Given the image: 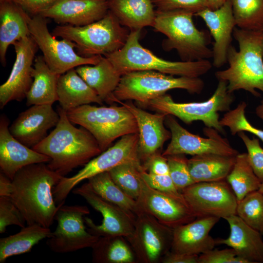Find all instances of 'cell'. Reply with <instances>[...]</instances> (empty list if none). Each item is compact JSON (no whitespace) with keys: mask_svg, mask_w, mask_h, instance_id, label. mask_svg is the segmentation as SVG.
<instances>
[{"mask_svg":"<svg viewBox=\"0 0 263 263\" xmlns=\"http://www.w3.org/2000/svg\"><path fill=\"white\" fill-rule=\"evenodd\" d=\"M257 116L263 122V99L255 109Z\"/></svg>","mask_w":263,"mask_h":263,"instance_id":"cell-51","label":"cell"},{"mask_svg":"<svg viewBox=\"0 0 263 263\" xmlns=\"http://www.w3.org/2000/svg\"><path fill=\"white\" fill-rule=\"evenodd\" d=\"M138 133L123 136L114 145L91 159L75 174L69 177L63 176L53 189L57 206L64 204L70 192L83 181L109 171L121 164L141 161L138 152Z\"/></svg>","mask_w":263,"mask_h":263,"instance_id":"cell-10","label":"cell"},{"mask_svg":"<svg viewBox=\"0 0 263 263\" xmlns=\"http://www.w3.org/2000/svg\"><path fill=\"white\" fill-rule=\"evenodd\" d=\"M236 156L214 153L193 156L188 164L194 183L225 180L233 167Z\"/></svg>","mask_w":263,"mask_h":263,"instance_id":"cell-31","label":"cell"},{"mask_svg":"<svg viewBox=\"0 0 263 263\" xmlns=\"http://www.w3.org/2000/svg\"><path fill=\"white\" fill-rule=\"evenodd\" d=\"M117 103L127 108L136 120L139 135L138 152L142 163L158 152L165 142L171 138L170 132L164 126L167 115L161 113H150L137 107L131 101Z\"/></svg>","mask_w":263,"mask_h":263,"instance_id":"cell-22","label":"cell"},{"mask_svg":"<svg viewBox=\"0 0 263 263\" xmlns=\"http://www.w3.org/2000/svg\"><path fill=\"white\" fill-rule=\"evenodd\" d=\"M194 13L187 10H155L152 27L167 37L163 42L166 51L175 50L182 61H193L212 57L208 45L210 34L195 25Z\"/></svg>","mask_w":263,"mask_h":263,"instance_id":"cell-4","label":"cell"},{"mask_svg":"<svg viewBox=\"0 0 263 263\" xmlns=\"http://www.w3.org/2000/svg\"><path fill=\"white\" fill-rule=\"evenodd\" d=\"M70 121L88 130L95 138L102 151L117 138L138 133L132 113L125 106H100L87 104L67 111Z\"/></svg>","mask_w":263,"mask_h":263,"instance_id":"cell-7","label":"cell"},{"mask_svg":"<svg viewBox=\"0 0 263 263\" xmlns=\"http://www.w3.org/2000/svg\"><path fill=\"white\" fill-rule=\"evenodd\" d=\"M199 263H248L238 256L231 248L212 249L199 256Z\"/></svg>","mask_w":263,"mask_h":263,"instance_id":"cell-44","label":"cell"},{"mask_svg":"<svg viewBox=\"0 0 263 263\" xmlns=\"http://www.w3.org/2000/svg\"><path fill=\"white\" fill-rule=\"evenodd\" d=\"M72 191L75 194L83 197L103 217L101 224L98 225L92 219L85 216V224L90 233L98 237L122 236L126 239L132 235L135 218L119 206L98 195L88 182L74 188Z\"/></svg>","mask_w":263,"mask_h":263,"instance_id":"cell-16","label":"cell"},{"mask_svg":"<svg viewBox=\"0 0 263 263\" xmlns=\"http://www.w3.org/2000/svg\"><path fill=\"white\" fill-rule=\"evenodd\" d=\"M233 37L239 49L230 46L227 56L228 67L216 72L215 77L227 82L229 93L243 90L260 97L256 90L263 93V31L236 27Z\"/></svg>","mask_w":263,"mask_h":263,"instance_id":"cell-3","label":"cell"},{"mask_svg":"<svg viewBox=\"0 0 263 263\" xmlns=\"http://www.w3.org/2000/svg\"><path fill=\"white\" fill-rule=\"evenodd\" d=\"M75 70L103 102L113 103V93L122 75L106 56H102L95 65L80 66Z\"/></svg>","mask_w":263,"mask_h":263,"instance_id":"cell-28","label":"cell"},{"mask_svg":"<svg viewBox=\"0 0 263 263\" xmlns=\"http://www.w3.org/2000/svg\"><path fill=\"white\" fill-rule=\"evenodd\" d=\"M196 218L225 219L236 214L237 198L227 181L195 183L181 191Z\"/></svg>","mask_w":263,"mask_h":263,"instance_id":"cell-13","label":"cell"},{"mask_svg":"<svg viewBox=\"0 0 263 263\" xmlns=\"http://www.w3.org/2000/svg\"><path fill=\"white\" fill-rule=\"evenodd\" d=\"M246 106L245 102H241L236 108L225 112L220 119V123L223 127H227L232 135L241 132H247L263 142V130L253 126L246 118Z\"/></svg>","mask_w":263,"mask_h":263,"instance_id":"cell-39","label":"cell"},{"mask_svg":"<svg viewBox=\"0 0 263 263\" xmlns=\"http://www.w3.org/2000/svg\"></svg>","mask_w":263,"mask_h":263,"instance_id":"cell-53","label":"cell"},{"mask_svg":"<svg viewBox=\"0 0 263 263\" xmlns=\"http://www.w3.org/2000/svg\"><path fill=\"white\" fill-rule=\"evenodd\" d=\"M194 16L203 20L214 39L212 66L220 68L227 63L228 51L231 45L233 33L236 23L230 0L220 7L212 10L207 8Z\"/></svg>","mask_w":263,"mask_h":263,"instance_id":"cell-20","label":"cell"},{"mask_svg":"<svg viewBox=\"0 0 263 263\" xmlns=\"http://www.w3.org/2000/svg\"><path fill=\"white\" fill-rule=\"evenodd\" d=\"M12 180L2 172L0 173V196L9 197L12 190Z\"/></svg>","mask_w":263,"mask_h":263,"instance_id":"cell-49","label":"cell"},{"mask_svg":"<svg viewBox=\"0 0 263 263\" xmlns=\"http://www.w3.org/2000/svg\"><path fill=\"white\" fill-rule=\"evenodd\" d=\"M129 34L110 10L92 23L82 26L61 24L52 32L54 37L73 42L77 54L84 57L106 56L116 52L124 46Z\"/></svg>","mask_w":263,"mask_h":263,"instance_id":"cell-6","label":"cell"},{"mask_svg":"<svg viewBox=\"0 0 263 263\" xmlns=\"http://www.w3.org/2000/svg\"><path fill=\"white\" fill-rule=\"evenodd\" d=\"M63 177L45 163L25 166L16 173L12 180L9 197L27 225L38 224L50 228L53 224L60 206L55 201L53 189Z\"/></svg>","mask_w":263,"mask_h":263,"instance_id":"cell-1","label":"cell"},{"mask_svg":"<svg viewBox=\"0 0 263 263\" xmlns=\"http://www.w3.org/2000/svg\"><path fill=\"white\" fill-rule=\"evenodd\" d=\"M236 214L263 236V194L259 190L238 202Z\"/></svg>","mask_w":263,"mask_h":263,"instance_id":"cell-38","label":"cell"},{"mask_svg":"<svg viewBox=\"0 0 263 263\" xmlns=\"http://www.w3.org/2000/svg\"><path fill=\"white\" fill-rule=\"evenodd\" d=\"M136 201L143 211L172 229L196 218L181 193L175 194L154 189L143 179L140 195Z\"/></svg>","mask_w":263,"mask_h":263,"instance_id":"cell-17","label":"cell"},{"mask_svg":"<svg viewBox=\"0 0 263 263\" xmlns=\"http://www.w3.org/2000/svg\"><path fill=\"white\" fill-rule=\"evenodd\" d=\"M57 92L60 107L68 111L94 103L102 105L103 101L76 72L72 69L60 75Z\"/></svg>","mask_w":263,"mask_h":263,"instance_id":"cell-27","label":"cell"},{"mask_svg":"<svg viewBox=\"0 0 263 263\" xmlns=\"http://www.w3.org/2000/svg\"><path fill=\"white\" fill-rule=\"evenodd\" d=\"M239 28L263 31V0H230Z\"/></svg>","mask_w":263,"mask_h":263,"instance_id":"cell-36","label":"cell"},{"mask_svg":"<svg viewBox=\"0 0 263 263\" xmlns=\"http://www.w3.org/2000/svg\"><path fill=\"white\" fill-rule=\"evenodd\" d=\"M141 30L131 31L124 46L106 56L121 75L139 71H154L178 76L200 77L212 68L208 59L174 61L164 59L139 42Z\"/></svg>","mask_w":263,"mask_h":263,"instance_id":"cell-5","label":"cell"},{"mask_svg":"<svg viewBox=\"0 0 263 263\" xmlns=\"http://www.w3.org/2000/svg\"><path fill=\"white\" fill-rule=\"evenodd\" d=\"M16 59L10 75L0 86V108L26 97L33 81L32 72L38 46L29 36L15 42Z\"/></svg>","mask_w":263,"mask_h":263,"instance_id":"cell-18","label":"cell"},{"mask_svg":"<svg viewBox=\"0 0 263 263\" xmlns=\"http://www.w3.org/2000/svg\"><path fill=\"white\" fill-rule=\"evenodd\" d=\"M23 8L29 15H39L56 0H11Z\"/></svg>","mask_w":263,"mask_h":263,"instance_id":"cell-47","label":"cell"},{"mask_svg":"<svg viewBox=\"0 0 263 263\" xmlns=\"http://www.w3.org/2000/svg\"><path fill=\"white\" fill-rule=\"evenodd\" d=\"M204 86V81L199 77H174L154 71H134L122 75L113 93V102L134 100L144 104L172 89H183L190 94H199Z\"/></svg>","mask_w":263,"mask_h":263,"instance_id":"cell-8","label":"cell"},{"mask_svg":"<svg viewBox=\"0 0 263 263\" xmlns=\"http://www.w3.org/2000/svg\"><path fill=\"white\" fill-rule=\"evenodd\" d=\"M25 224L21 212L10 197L0 196V233H4L9 225H16L21 228Z\"/></svg>","mask_w":263,"mask_h":263,"instance_id":"cell-41","label":"cell"},{"mask_svg":"<svg viewBox=\"0 0 263 263\" xmlns=\"http://www.w3.org/2000/svg\"><path fill=\"white\" fill-rule=\"evenodd\" d=\"M29 15L11 0H0V60L6 64V53L9 45L30 36Z\"/></svg>","mask_w":263,"mask_h":263,"instance_id":"cell-26","label":"cell"},{"mask_svg":"<svg viewBox=\"0 0 263 263\" xmlns=\"http://www.w3.org/2000/svg\"><path fill=\"white\" fill-rule=\"evenodd\" d=\"M60 75L52 71L43 56L36 57L33 65V81L26 96V105L52 104L58 101V80Z\"/></svg>","mask_w":263,"mask_h":263,"instance_id":"cell-30","label":"cell"},{"mask_svg":"<svg viewBox=\"0 0 263 263\" xmlns=\"http://www.w3.org/2000/svg\"><path fill=\"white\" fill-rule=\"evenodd\" d=\"M109 10L131 31L153 25L155 10L152 0H108Z\"/></svg>","mask_w":263,"mask_h":263,"instance_id":"cell-29","label":"cell"},{"mask_svg":"<svg viewBox=\"0 0 263 263\" xmlns=\"http://www.w3.org/2000/svg\"><path fill=\"white\" fill-rule=\"evenodd\" d=\"M234 101L233 94L228 92L227 82L218 80L213 94L204 101L177 103L170 95L164 94L144 105L159 113L176 116L187 124L196 121H202L206 127L224 133L219 112L229 111Z\"/></svg>","mask_w":263,"mask_h":263,"instance_id":"cell-9","label":"cell"},{"mask_svg":"<svg viewBox=\"0 0 263 263\" xmlns=\"http://www.w3.org/2000/svg\"><path fill=\"white\" fill-rule=\"evenodd\" d=\"M157 10H183L195 14L207 8V0H152Z\"/></svg>","mask_w":263,"mask_h":263,"instance_id":"cell-43","label":"cell"},{"mask_svg":"<svg viewBox=\"0 0 263 263\" xmlns=\"http://www.w3.org/2000/svg\"><path fill=\"white\" fill-rule=\"evenodd\" d=\"M165 122L171 133V140L162 153L163 156L189 154L192 156L214 153L236 156L239 152L213 128L203 129L207 137H202L190 132L181 126L171 115H167Z\"/></svg>","mask_w":263,"mask_h":263,"instance_id":"cell-15","label":"cell"},{"mask_svg":"<svg viewBox=\"0 0 263 263\" xmlns=\"http://www.w3.org/2000/svg\"><path fill=\"white\" fill-rule=\"evenodd\" d=\"M173 229L142 211L137 216L132 235L127 238L137 263H159L171 250Z\"/></svg>","mask_w":263,"mask_h":263,"instance_id":"cell-14","label":"cell"},{"mask_svg":"<svg viewBox=\"0 0 263 263\" xmlns=\"http://www.w3.org/2000/svg\"><path fill=\"white\" fill-rule=\"evenodd\" d=\"M227 0H207V8L214 10L220 7Z\"/></svg>","mask_w":263,"mask_h":263,"instance_id":"cell-50","label":"cell"},{"mask_svg":"<svg viewBox=\"0 0 263 263\" xmlns=\"http://www.w3.org/2000/svg\"><path fill=\"white\" fill-rule=\"evenodd\" d=\"M259 190L263 194V181L261 183Z\"/></svg>","mask_w":263,"mask_h":263,"instance_id":"cell-52","label":"cell"},{"mask_svg":"<svg viewBox=\"0 0 263 263\" xmlns=\"http://www.w3.org/2000/svg\"><path fill=\"white\" fill-rule=\"evenodd\" d=\"M93 190L106 200L119 206L133 218L143 211L137 202L126 193L112 179L108 171L88 179Z\"/></svg>","mask_w":263,"mask_h":263,"instance_id":"cell-34","label":"cell"},{"mask_svg":"<svg viewBox=\"0 0 263 263\" xmlns=\"http://www.w3.org/2000/svg\"><path fill=\"white\" fill-rule=\"evenodd\" d=\"M57 112L59 120L55 129L32 149L49 156L48 168L65 176L76 168L86 165L102 151L88 130L73 125L66 111L60 107Z\"/></svg>","mask_w":263,"mask_h":263,"instance_id":"cell-2","label":"cell"},{"mask_svg":"<svg viewBox=\"0 0 263 263\" xmlns=\"http://www.w3.org/2000/svg\"><path fill=\"white\" fill-rule=\"evenodd\" d=\"M230 227L226 239H216V244H225L232 248L236 255L248 263H263V239L255 230L237 214L225 219Z\"/></svg>","mask_w":263,"mask_h":263,"instance_id":"cell-25","label":"cell"},{"mask_svg":"<svg viewBox=\"0 0 263 263\" xmlns=\"http://www.w3.org/2000/svg\"><path fill=\"white\" fill-rule=\"evenodd\" d=\"M109 10L106 0H56L39 15L61 24L82 26L101 19Z\"/></svg>","mask_w":263,"mask_h":263,"instance_id":"cell-23","label":"cell"},{"mask_svg":"<svg viewBox=\"0 0 263 263\" xmlns=\"http://www.w3.org/2000/svg\"><path fill=\"white\" fill-rule=\"evenodd\" d=\"M226 179L238 202L248 194L258 190L261 184L250 165L247 153L236 155L233 167Z\"/></svg>","mask_w":263,"mask_h":263,"instance_id":"cell-35","label":"cell"},{"mask_svg":"<svg viewBox=\"0 0 263 263\" xmlns=\"http://www.w3.org/2000/svg\"><path fill=\"white\" fill-rule=\"evenodd\" d=\"M59 120L52 104L34 105L20 113L9 127L11 134L25 146L33 148L47 135Z\"/></svg>","mask_w":263,"mask_h":263,"instance_id":"cell-19","label":"cell"},{"mask_svg":"<svg viewBox=\"0 0 263 263\" xmlns=\"http://www.w3.org/2000/svg\"><path fill=\"white\" fill-rule=\"evenodd\" d=\"M237 134L246 148L250 166L262 183L263 181V149L260 145L259 139L250 138L244 132H239Z\"/></svg>","mask_w":263,"mask_h":263,"instance_id":"cell-42","label":"cell"},{"mask_svg":"<svg viewBox=\"0 0 263 263\" xmlns=\"http://www.w3.org/2000/svg\"><path fill=\"white\" fill-rule=\"evenodd\" d=\"M144 170L155 175L169 174V168L166 156L159 152L151 155L142 163Z\"/></svg>","mask_w":263,"mask_h":263,"instance_id":"cell-46","label":"cell"},{"mask_svg":"<svg viewBox=\"0 0 263 263\" xmlns=\"http://www.w3.org/2000/svg\"><path fill=\"white\" fill-rule=\"evenodd\" d=\"M94 263H136L135 253L122 236L100 237L91 247Z\"/></svg>","mask_w":263,"mask_h":263,"instance_id":"cell-33","label":"cell"},{"mask_svg":"<svg viewBox=\"0 0 263 263\" xmlns=\"http://www.w3.org/2000/svg\"><path fill=\"white\" fill-rule=\"evenodd\" d=\"M162 263H199V255L169 251L163 258Z\"/></svg>","mask_w":263,"mask_h":263,"instance_id":"cell-48","label":"cell"},{"mask_svg":"<svg viewBox=\"0 0 263 263\" xmlns=\"http://www.w3.org/2000/svg\"><path fill=\"white\" fill-rule=\"evenodd\" d=\"M144 182L150 188L162 192L178 194V190L169 174L155 175L143 170L141 173Z\"/></svg>","mask_w":263,"mask_h":263,"instance_id":"cell-45","label":"cell"},{"mask_svg":"<svg viewBox=\"0 0 263 263\" xmlns=\"http://www.w3.org/2000/svg\"><path fill=\"white\" fill-rule=\"evenodd\" d=\"M50 228L38 224L21 227L18 233L0 239V263L9 257L29 252L32 247L43 239L48 238Z\"/></svg>","mask_w":263,"mask_h":263,"instance_id":"cell-32","label":"cell"},{"mask_svg":"<svg viewBox=\"0 0 263 263\" xmlns=\"http://www.w3.org/2000/svg\"><path fill=\"white\" fill-rule=\"evenodd\" d=\"M219 219L212 216L197 218L173 229L170 251L199 255L214 248L216 240L209 232Z\"/></svg>","mask_w":263,"mask_h":263,"instance_id":"cell-24","label":"cell"},{"mask_svg":"<svg viewBox=\"0 0 263 263\" xmlns=\"http://www.w3.org/2000/svg\"><path fill=\"white\" fill-rule=\"evenodd\" d=\"M166 157L169 175L178 191L181 192L184 188L194 183L188 169V159L184 154L172 155Z\"/></svg>","mask_w":263,"mask_h":263,"instance_id":"cell-40","label":"cell"},{"mask_svg":"<svg viewBox=\"0 0 263 263\" xmlns=\"http://www.w3.org/2000/svg\"><path fill=\"white\" fill-rule=\"evenodd\" d=\"M9 120L4 114L0 117V169L12 180L22 168L32 164L47 163L50 158L21 143L10 133Z\"/></svg>","mask_w":263,"mask_h":263,"instance_id":"cell-21","label":"cell"},{"mask_svg":"<svg viewBox=\"0 0 263 263\" xmlns=\"http://www.w3.org/2000/svg\"><path fill=\"white\" fill-rule=\"evenodd\" d=\"M28 21L30 36L41 51L47 65L55 73L62 75L80 66L95 65L102 56L78 55L73 42L64 38L58 40L49 32L46 18L40 15L30 16Z\"/></svg>","mask_w":263,"mask_h":263,"instance_id":"cell-11","label":"cell"},{"mask_svg":"<svg viewBox=\"0 0 263 263\" xmlns=\"http://www.w3.org/2000/svg\"><path fill=\"white\" fill-rule=\"evenodd\" d=\"M144 170L141 161H132L118 165L109 172L112 179L126 193L137 200L140 193Z\"/></svg>","mask_w":263,"mask_h":263,"instance_id":"cell-37","label":"cell"},{"mask_svg":"<svg viewBox=\"0 0 263 263\" xmlns=\"http://www.w3.org/2000/svg\"><path fill=\"white\" fill-rule=\"evenodd\" d=\"M89 213L85 206H60L55 218L57 226L46 242L50 250L57 253H66L91 248L99 237L87 229L84 217Z\"/></svg>","mask_w":263,"mask_h":263,"instance_id":"cell-12","label":"cell"}]
</instances>
